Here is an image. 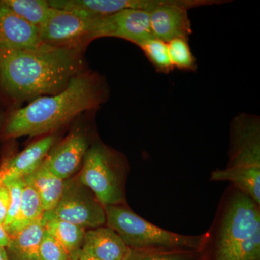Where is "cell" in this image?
<instances>
[{"label": "cell", "instance_id": "1", "mask_svg": "<svg viewBox=\"0 0 260 260\" xmlns=\"http://www.w3.org/2000/svg\"><path fill=\"white\" fill-rule=\"evenodd\" d=\"M84 51L44 44L23 50H0L3 110L64 90L85 70Z\"/></svg>", "mask_w": 260, "mask_h": 260}, {"label": "cell", "instance_id": "2", "mask_svg": "<svg viewBox=\"0 0 260 260\" xmlns=\"http://www.w3.org/2000/svg\"><path fill=\"white\" fill-rule=\"evenodd\" d=\"M108 96L109 88L102 75L84 70L59 93L38 98L24 107L2 110L0 140L50 134L82 114L93 112Z\"/></svg>", "mask_w": 260, "mask_h": 260}, {"label": "cell", "instance_id": "3", "mask_svg": "<svg viewBox=\"0 0 260 260\" xmlns=\"http://www.w3.org/2000/svg\"><path fill=\"white\" fill-rule=\"evenodd\" d=\"M259 124V119L250 114L234 118L230 164L211 174L212 180L230 181L256 204L260 203Z\"/></svg>", "mask_w": 260, "mask_h": 260}, {"label": "cell", "instance_id": "4", "mask_svg": "<svg viewBox=\"0 0 260 260\" xmlns=\"http://www.w3.org/2000/svg\"><path fill=\"white\" fill-rule=\"evenodd\" d=\"M215 260H260L259 210L244 193L234 196L228 207Z\"/></svg>", "mask_w": 260, "mask_h": 260}, {"label": "cell", "instance_id": "5", "mask_svg": "<svg viewBox=\"0 0 260 260\" xmlns=\"http://www.w3.org/2000/svg\"><path fill=\"white\" fill-rule=\"evenodd\" d=\"M106 223L130 249L194 251L204 244V236H185L169 232L150 223L124 207H104Z\"/></svg>", "mask_w": 260, "mask_h": 260}, {"label": "cell", "instance_id": "6", "mask_svg": "<svg viewBox=\"0 0 260 260\" xmlns=\"http://www.w3.org/2000/svg\"><path fill=\"white\" fill-rule=\"evenodd\" d=\"M51 219L69 222L85 229H95L106 223L105 208L78 177H70L64 181L59 203L44 213L42 223Z\"/></svg>", "mask_w": 260, "mask_h": 260}, {"label": "cell", "instance_id": "7", "mask_svg": "<svg viewBox=\"0 0 260 260\" xmlns=\"http://www.w3.org/2000/svg\"><path fill=\"white\" fill-rule=\"evenodd\" d=\"M78 177L104 207L118 205L124 201L114 156L104 145L90 146Z\"/></svg>", "mask_w": 260, "mask_h": 260}, {"label": "cell", "instance_id": "8", "mask_svg": "<svg viewBox=\"0 0 260 260\" xmlns=\"http://www.w3.org/2000/svg\"><path fill=\"white\" fill-rule=\"evenodd\" d=\"M43 44L51 47L85 51L96 38V18H85L52 8L41 30Z\"/></svg>", "mask_w": 260, "mask_h": 260}, {"label": "cell", "instance_id": "9", "mask_svg": "<svg viewBox=\"0 0 260 260\" xmlns=\"http://www.w3.org/2000/svg\"><path fill=\"white\" fill-rule=\"evenodd\" d=\"M229 2L223 0H184L181 4L162 7L149 12L153 37L167 43L176 39L188 40L192 32L188 10L199 7L223 4Z\"/></svg>", "mask_w": 260, "mask_h": 260}, {"label": "cell", "instance_id": "10", "mask_svg": "<svg viewBox=\"0 0 260 260\" xmlns=\"http://www.w3.org/2000/svg\"><path fill=\"white\" fill-rule=\"evenodd\" d=\"M96 38L112 37L124 39L138 47L153 38L149 12L124 9L97 18Z\"/></svg>", "mask_w": 260, "mask_h": 260}, {"label": "cell", "instance_id": "11", "mask_svg": "<svg viewBox=\"0 0 260 260\" xmlns=\"http://www.w3.org/2000/svg\"><path fill=\"white\" fill-rule=\"evenodd\" d=\"M89 148L90 143L85 131L77 128L52 147L44 162L51 173L65 181L79 169Z\"/></svg>", "mask_w": 260, "mask_h": 260}, {"label": "cell", "instance_id": "12", "mask_svg": "<svg viewBox=\"0 0 260 260\" xmlns=\"http://www.w3.org/2000/svg\"><path fill=\"white\" fill-rule=\"evenodd\" d=\"M42 44L41 30L0 0V50L34 49Z\"/></svg>", "mask_w": 260, "mask_h": 260}, {"label": "cell", "instance_id": "13", "mask_svg": "<svg viewBox=\"0 0 260 260\" xmlns=\"http://www.w3.org/2000/svg\"><path fill=\"white\" fill-rule=\"evenodd\" d=\"M56 141L54 135H47L20 153L3 160L0 165V184H6L31 174L42 164Z\"/></svg>", "mask_w": 260, "mask_h": 260}, {"label": "cell", "instance_id": "14", "mask_svg": "<svg viewBox=\"0 0 260 260\" xmlns=\"http://www.w3.org/2000/svg\"><path fill=\"white\" fill-rule=\"evenodd\" d=\"M81 249L101 260H124L130 248L109 227H99L85 232Z\"/></svg>", "mask_w": 260, "mask_h": 260}, {"label": "cell", "instance_id": "15", "mask_svg": "<svg viewBox=\"0 0 260 260\" xmlns=\"http://www.w3.org/2000/svg\"><path fill=\"white\" fill-rule=\"evenodd\" d=\"M24 179L37 191L44 213L55 208L62 195L64 180L51 173L44 160L31 174Z\"/></svg>", "mask_w": 260, "mask_h": 260}, {"label": "cell", "instance_id": "16", "mask_svg": "<svg viewBox=\"0 0 260 260\" xmlns=\"http://www.w3.org/2000/svg\"><path fill=\"white\" fill-rule=\"evenodd\" d=\"M44 227L37 222L10 237L5 247L9 260H39V251Z\"/></svg>", "mask_w": 260, "mask_h": 260}, {"label": "cell", "instance_id": "17", "mask_svg": "<svg viewBox=\"0 0 260 260\" xmlns=\"http://www.w3.org/2000/svg\"><path fill=\"white\" fill-rule=\"evenodd\" d=\"M22 194L21 204L14 220L7 229L10 237L20 232L24 228L37 222H42L44 210L37 191L34 186L25 180Z\"/></svg>", "mask_w": 260, "mask_h": 260}, {"label": "cell", "instance_id": "18", "mask_svg": "<svg viewBox=\"0 0 260 260\" xmlns=\"http://www.w3.org/2000/svg\"><path fill=\"white\" fill-rule=\"evenodd\" d=\"M42 224L44 229L60 243L69 254L81 248L86 229L58 219H51Z\"/></svg>", "mask_w": 260, "mask_h": 260}, {"label": "cell", "instance_id": "19", "mask_svg": "<svg viewBox=\"0 0 260 260\" xmlns=\"http://www.w3.org/2000/svg\"><path fill=\"white\" fill-rule=\"evenodd\" d=\"M20 18L42 30L52 8L47 0H3Z\"/></svg>", "mask_w": 260, "mask_h": 260}, {"label": "cell", "instance_id": "20", "mask_svg": "<svg viewBox=\"0 0 260 260\" xmlns=\"http://www.w3.org/2000/svg\"><path fill=\"white\" fill-rule=\"evenodd\" d=\"M139 47L159 73H169L174 69L167 42L153 37L140 44Z\"/></svg>", "mask_w": 260, "mask_h": 260}, {"label": "cell", "instance_id": "21", "mask_svg": "<svg viewBox=\"0 0 260 260\" xmlns=\"http://www.w3.org/2000/svg\"><path fill=\"white\" fill-rule=\"evenodd\" d=\"M167 44L173 68L191 71L195 70L196 59L191 52L188 40L176 39Z\"/></svg>", "mask_w": 260, "mask_h": 260}, {"label": "cell", "instance_id": "22", "mask_svg": "<svg viewBox=\"0 0 260 260\" xmlns=\"http://www.w3.org/2000/svg\"><path fill=\"white\" fill-rule=\"evenodd\" d=\"M194 258L191 251L130 249L124 260H194Z\"/></svg>", "mask_w": 260, "mask_h": 260}, {"label": "cell", "instance_id": "23", "mask_svg": "<svg viewBox=\"0 0 260 260\" xmlns=\"http://www.w3.org/2000/svg\"><path fill=\"white\" fill-rule=\"evenodd\" d=\"M39 260H70L62 245L44 229L39 251Z\"/></svg>", "mask_w": 260, "mask_h": 260}, {"label": "cell", "instance_id": "24", "mask_svg": "<svg viewBox=\"0 0 260 260\" xmlns=\"http://www.w3.org/2000/svg\"><path fill=\"white\" fill-rule=\"evenodd\" d=\"M6 185L9 189L10 197L9 209H8V215L4 223L5 230L7 231L18 215L20 204H21L22 194H23L24 185H25V181L24 179H18V180L7 183Z\"/></svg>", "mask_w": 260, "mask_h": 260}, {"label": "cell", "instance_id": "25", "mask_svg": "<svg viewBox=\"0 0 260 260\" xmlns=\"http://www.w3.org/2000/svg\"><path fill=\"white\" fill-rule=\"evenodd\" d=\"M10 191L6 184H0V224L4 225L10 205Z\"/></svg>", "mask_w": 260, "mask_h": 260}, {"label": "cell", "instance_id": "26", "mask_svg": "<svg viewBox=\"0 0 260 260\" xmlns=\"http://www.w3.org/2000/svg\"><path fill=\"white\" fill-rule=\"evenodd\" d=\"M70 259L71 260H101L94 257V256L90 255L88 253L84 251L80 248L77 249L76 251H73L72 254H70Z\"/></svg>", "mask_w": 260, "mask_h": 260}, {"label": "cell", "instance_id": "27", "mask_svg": "<svg viewBox=\"0 0 260 260\" xmlns=\"http://www.w3.org/2000/svg\"><path fill=\"white\" fill-rule=\"evenodd\" d=\"M10 237L7 231L5 230L4 225L0 224V246L6 247L9 244Z\"/></svg>", "mask_w": 260, "mask_h": 260}, {"label": "cell", "instance_id": "28", "mask_svg": "<svg viewBox=\"0 0 260 260\" xmlns=\"http://www.w3.org/2000/svg\"><path fill=\"white\" fill-rule=\"evenodd\" d=\"M0 260H9L5 248L0 246Z\"/></svg>", "mask_w": 260, "mask_h": 260}, {"label": "cell", "instance_id": "29", "mask_svg": "<svg viewBox=\"0 0 260 260\" xmlns=\"http://www.w3.org/2000/svg\"><path fill=\"white\" fill-rule=\"evenodd\" d=\"M70 260H71V259H70Z\"/></svg>", "mask_w": 260, "mask_h": 260}]
</instances>
